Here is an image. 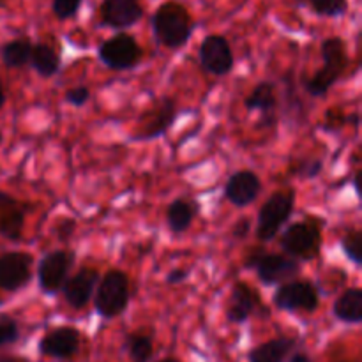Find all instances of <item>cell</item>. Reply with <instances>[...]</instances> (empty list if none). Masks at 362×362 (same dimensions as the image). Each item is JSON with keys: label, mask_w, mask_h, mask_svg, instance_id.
<instances>
[{"label": "cell", "mask_w": 362, "mask_h": 362, "mask_svg": "<svg viewBox=\"0 0 362 362\" xmlns=\"http://www.w3.org/2000/svg\"><path fill=\"white\" fill-rule=\"evenodd\" d=\"M151 25L159 45L170 49L182 48L194 28L189 13L177 2L161 4L152 14Z\"/></svg>", "instance_id": "cell-1"}, {"label": "cell", "mask_w": 362, "mask_h": 362, "mask_svg": "<svg viewBox=\"0 0 362 362\" xmlns=\"http://www.w3.org/2000/svg\"><path fill=\"white\" fill-rule=\"evenodd\" d=\"M322 59H324V66L318 69L311 78L304 81V88L308 94L313 98H324L332 85L339 80V76L345 71L346 62V49L345 42L341 37H329L322 42Z\"/></svg>", "instance_id": "cell-2"}, {"label": "cell", "mask_w": 362, "mask_h": 362, "mask_svg": "<svg viewBox=\"0 0 362 362\" xmlns=\"http://www.w3.org/2000/svg\"><path fill=\"white\" fill-rule=\"evenodd\" d=\"M129 304V279L122 271L106 272L98 283L94 308L99 317L115 318L126 311Z\"/></svg>", "instance_id": "cell-3"}, {"label": "cell", "mask_w": 362, "mask_h": 362, "mask_svg": "<svg viewBox=\"0 0 362 362\" xmlns=\"http://www.w3.org/2000/svg\"><path fill=\"white\" fill-rule=\"evenodd\" d=\"M296 209V193L293 191H279L269 197L258 212L257 239L260 243H271L281 226L292 218Z\"/></svg>", "instance_id": "cell-4"}, {"label": "cell", "mask_w": 362, "mask_h": 362, "mask_svg": "<svg viewBox=\"0 0 362 362\" xmlns=\"http://www.w3.org/2000/svg\"><path fill=\"white\" fill-rule=\"evenodd\" d=\"M244 267L255 269L258 279L264 285L271 286L276 283L292 281L293 276L299 274V262L286 255H269L264 250H253L244 260Z\"/></svg>", "instance_id": "cell-5"}, {"label": "cell", "mask_w": 362, "mask_h": 362, "mask_svg": "<svg viewBox=\"0 0 362 362\" xmlns=\"http://www.w3.org/2000/svg\"><path fill=\"white\" fill-rule=\"evenodd\" d=\"M322 246V230L315 221L292 223L281 235V247L290 258L313 260Z\"/></svg>", "instance_id": "cell-6"}, {"label": "cell", "mask_w": 362, "mask_h": 362, "mask_svg": "<svg viewBox=\"0 0 362 362\" xmlns=\"http://www.w3.org/2000/svg\"><path fill=\"white\" fill-rule=\"evenodd\" d=\"M274 306L281 311H306V313H315L318 308V290L313 283L306 279H296V281H286L276 290L274 293Z\"/></svg>", "instance_id": "cell-7"}, {"label": "cell", "mask_w": 362, "mask_h": 362, "mask_svg": "<svg viewBox=\"0 0 362 362\" xmlns=\"http://www.w3.org/2000/svg\"><path fill=\"white\" fill-rule=\"evenodd\" d=\"M177 119V105L173 99L163 98L156 103L151 110L144 113L136 122V133L131 134V138L136 141L156 140L159 136H165L166 131L172 127Z\"/></svg>", "instance_id": "cell-8"}, {"label": "cell", "mask_w": 362, "mask_h": 362, "mask_svg": "<svg viewBox=\"0 0 362 362\" xmlns=\"http://www.w3.org/2000/svg\"><path fill=\"white\" fill-rule=\"evenodd\" d=\"M99 59L113 71H127L141 59V48L129 34H117L99 46Z\"/></svg>", "instance_id": "cell-9"}, {"label": "cell", "mask_w": 362, "mask_h": 362, "mask_svg": "<svg viewBox=\"0 0 362 362\" xmlns=\"http://www.w3.org/2000/svg\"><path fill=\"white\" fill-rule=\"evenodd\" d=\"M74 260H76V257L71 250H55L46 253L45 258L39 262L37 267V279L42 292H59L64 283H66Z\"/></svg>", "instance_id": "cell-10"}, {"label": "cell", "mask_w": 362, "mask_h": 362, "mask_svg": "<svg viewBox=\"0 0 362 362\" xmlns=\"http://www.w3.org/2000/svg\"><path fill=\"white\" fill-rule=\"evenodd\" d=\"M32 257L23 251H11L0 257V288L16 292L30 281Z\"/></svg>", "instance_id": "cell-11"}, {"label": "cell", "mask_w": 362, "mask_h": 362, "mask_svg": "<svg viewBox=\"0 0 362 362\" xmlns=\"http://www.w3.org/2000/svg\"><path fill=\"white\" fill-rule=\"evenodd\" d=\"M233 53L228 41L223 35H207L200 46V64L207 73L223 76L233 67Z\"/></svg>", "instance_id": "cell-12"}, {"label": "cell", "mask_w": 362, "mask_h": 362, "mask_svg": "<svg viewBox=\"0 0 362 362\" xmlns=\"http://www.w3.org/2000/svg\"><path fill=\"white\" fill-rule=\"evenodd\" d=\"M99 283V272L94 267H83L74 276L66 279L60 292L64 300L69 304L73 310H81L90 303L94 290Z\"/></svg>", "instance_id": "cell-13"}, {"label": "cell", "mask_w": 362, "mask_h": 362, "mask_svg": "<svg viewBox=\"0 0 362 362\" xmlns=\"http://www.w3.org/2000/svg\"><path fill=\"white\" fill-rule=\"evenodd\" d=\"M144 9L138 0H103L101 20L106 27L124 30L141 20Z\"/></svg>", "instance_id": "cell-14"}, {"label": "cell", "mask_w": 362, "mask_h": 362, "mask_svg": "<svg viewBox=\"0 0 362 362\" xmlns=\"http://www.w3.org/2000/svg\"><path fill=\"white\" fill-rule=\"evenodd\" d=\"M80 346V332L73 327H57L46 332L39 343L42 356L52 359H69L78 352Z\"/></svg>", "instance_id": "cell-15"}, {"label": "cell", "mask_w": 362, "mask_h": 362, "mask_svg": "<svg viewBox=\"0 0 362 362\" xmlns=\"http://www.w3.org/2000/svg\"><path fill=\"white\" fill-rule=\"evenodd\" d=\"M262 191L260 177L251 170L233 173L225 186V197L235 207H247L257 200Z\"/></svg>", "instance_id": "cell-16"}, {"label": "cell", "mask_w": 362, "mask_h": 362, "mask_svg": "<svg viewBox=\"0 0 362 362\" xmlns=\"http://www.w3.org/2000/svg\"><path fill=\"white\" fill-rule=\"evenodd\" d=\"M258 310H265V306H262L260 299H258V293L251 286H247L246 283H237L232 288L226 318L232 324H243Z\"/></svg>", "instance_id": "cell-17"}, {"label": "cell", "mask_w": 362, "mask_h": 362, "mask_svg": "<svg viewBox=\"0 0 362 362\" xmlns=\"http://www.w3.org/2000/svg\"><path fill=\"white\" fill-rule=\"evenodd\" d=\"M244 106L247 112H260L264 119L260 120V126L271 127L276 122V106H278V98H276V88L271 81H260L253 90L244 99Z\"/></svg>", "instance_id": "cell-18"}, {"label": "cell", "mask_w": 362, "mask_h": 362, "mask_svg": "<svg viewBox=\"0 0 362 362\" xmlns=\"http://www.w3.org/2000/svg\"><path fill=\"white\" fill-rule=\"evenodd\" d=\"M332 313L338 320L345 324H359L362 322V290L349 288L336 299Z\"/></svg>", "instance_id": "cell-19"}, {"label": "cell", "mask_w": 362, "mask_h": 362, "mask_svg": "<svg viewBox=\"0 0 362 362\" xmlns=\"http://www.w3.org/2000/svg\"><path fill=\"white\" fill-rule=\"evenodd\" d=\"M293 346H296L293 338H274L251 350L247 359L250 362H283Z\"/></svg>", "instance_id": "cell-20"}, {"label": "cell", "mask_w": 362, "mask_h": 362, "mask_svg": "<svg viewBox=\"0 0 362 362\" xmlns=\"http://www.w3.org/2000/svg\"><path fill=\"white\" fill-rule=\"evenodd\" d=\"M30 64L39 76L49 78L59 73L60 57L52 46L45 45V42H37V45H32Z\"/></svg>", "instance_id": "cell-21"}, {"label": "cell", "mask_w": 362, "mask_h": 362, "mask_svg": "<svg viewBox=\"0 0 362 362\" xmlns=\"http://www.w3.org/2000/svg\"><path fill=\"white\" fill-rule=\"evenodd\" d=\"M194 216H197V209L186 200L172 202L166 209V223L173 233L186 232L193 223Z\"/></svg>", "instance_id": "cell-22"}, {"label": "cell", "mask_w": 362, "mask_h": 362, "mask_svg": "<svg viewBox=\"0 0 362 362\" xmlns=\"http://www.w3.org/2000/svg\"><path fill=\"white\" fill-rule=\"evenodd\" d=\"M30 53H32V42L25 37L6 42V45L2 46V49H0L2 62L6 64L7 67H11V69L23 67L25 64L30 62Z\"/></svg>", "instance_id": "cell-23"}, {"label": "cell", "mask_w": 362, "mask_h": 362, "mask_svg": "<svg viewBox=\"0 0 362 362\" xmlns=\"http://www.w3.org/2000/svg\"><path fill=\"white\" fill-rule=\"evenodd\" d=\"M25 225V212L21 209L9 207L0 218V235L7 240L18 243L21 239V232H23Z\"/></svg>", "instance_id": "cell-24"}, {"label": "cell", "mask_w": 362, "mask_h": 362, "mask_svg": "<svg viewBox=\"0 0 362 362\" xmlns=\"http://www.w3.org/2000/svg\"><path fill=\"white\" fill-rule=\"evenodd\" d=\"M126 350L133 362H148L154 354V345L148 336L129 334L126 339Z\"/></svg>", "instance_id": "cell-25"}, {"label": "cell", "mask_w": 362, "mask_h": 362, "mask_svg": "<svg viewBox=\"0 0 362 362\" xmlns=\"http://www.w3.org/2000/svg\"><path fill=\"white\" fill-rule=\"evenodd\" d=\"M341 250L345 257L352 262L354 265L361 267L362 265V233L359 230H352L346 233L341 240Z\"/></svg>", "instance_id": "cell-26"}, {"label": "cell", "mask_w": 362, "mask_h": 362, "mask_svg": "<svg viewBox=\"0 0 362 362\" xmlns=\"http://www.w3.org/2000/svg\"><path fill=\"white\" fill-rule=\"evenodd\" d=\"M313 6L315 13L320 16L327 18H338L343 16L349 9V2L346 0H310Z\"/></svg>", "instance_id": "cell-27"}, {"label": "cell", "mask_w": 362, "mask_h": 362, "mask_svg": "<svg viewBox=\"0 0 362 362\" xmlns=\"http://www.w3.org/2000/svg\"><path fill=\"white\" fill-rule=\"evenodd\" d=\"M81 2H83V0H53V14H55L59 20H69V18L76 16V13L81 7Z\"/></svg>", "instance_id": "cell-28"}, {"label": "cell", "mask_w": 362, "mask_h": 362, "mask_svg": "<svg viewBox=\"0 0 362 362\" xmlns=\"http://www.w3.org/2000/svg\"><path fill=\"white\" fill-rule=\"evenodd\" d=\"M20 338V329L18 324L9 317H0V349L6 345H11Z\"/></svg>", "instance_id": "cell-29"}, {"label": "cell", "mask_w": 362, "mask_h": 362, "mask_svg": "<svg viewBox=\"0 0 362 362\" xmlns=\"http://www.w3.org/2000/svg\"><path fill=\"white\" fill-rule=\"evenodd\" d=\"M324 170V163L322 159H308V161H303L299 166H296L293 172L300 177H306V179H315L318 177Z\"/></svg>", "instance_id": "cell-30"}, {"label": "cell", "mask_w": 362, "mask_h": 362, "mask_svg": "<svg viewBox=\"0 0 362 362\" xmlns=\"http://www.w3.org/2000/svg\"><path fill=\"white\" fill-rule=\"evenodd\" d=\"M90 99V90L87 87H74L66 92V101L73 106H83Z\"/></svg>", "instance_id": "cell-31"}, {"label": "cell", "mask_w": 362, "mask_h": 362, "mask_svg": "<svg viewBox=\"0 0 362 362\" xmlns=\"http://www.w3.org/2000/svg\"><path fill=\"white\" fill-rule=\"evenodd\" d=\"M250 230H251V221H250V219H246V218L239 219V221L235 223V226H233V230H232L233 239H237V240L246 239V237L250 235Z\"/></svg>", "instance_id": "cell-32"}, {"label": "cell", "mask_w": 362, "mask_h": 362, "mask_svg": "<svg viewBox=\"0 0 362 362\" xmlns=\"http://www.w3.org/2000/svg\"><path fill=\"white\" fill-rule=\"evenodd\" d=\"M74 228H76V223L73 219H64L57 226V235L60 240H69V237L74 233Z\"/></svg>", "instance_id": "cell-33"}, {"label": "cell", "mask_w": 362, "mask_h": 362, "mask_svg": "<svg viewBox=\"0 0 362 362\" xmlns=\"http://www.w3.org/2000/svg\"><path fill=\"white\" fill-rule=\"evenodd\" d=\"M187 276H189V272H187L186 269H173V271L168 272V276H166V283H168V285H179V283L186 281Z\"/></svg>", "instance_id": "cell-34"}, {"label": "cell", "mask_w": 362, "mask_h": 362, "mask_svg": "<svg viewBox=\"0 0 362 362\" xmlns=\"http://www.w3.org/2000/svg\"><path fill=\"white\" fill-rule=\"evenodd\" d=\"M14 205H16V200H14L11 194L0 191V209H9V207H14Z\"/></svg>", "instance_id": "cell-35"}, {"label": "cell", "mask_w": 362, "mask_h": 362, "mask_svg": "<svg viewBox=\"0 0 362 362\" xmlns=\"http://www.w3.org/2000/svg\"><path fill=\"white\" fill-rule=\"evenodd\" d=\"M290 362H313V361H311L310 356H306V354H293Z\"/></svg>", "instance_id": "cell-36"}, {"label": "cell", "mask_w": 362, "mask_h": 362, "mask_svg": "<svg viewBox=\"0 0 362 362\" xmlns=\"http://www.w3.org/2000/svg\"><path fill=\"white\" fill-rule=\"evenodd\" d=\"M4 105H6V90H4L2 81H0V108H2Z\"/></svg>", "instance_id": "cell-37"}, {"label": "cell", "mask_w": 362, "mask_h": 362, "mask_svg": "<svg viewBox=\"0 0 362 362\" xmlns=\"http://www.w3.org/2000/svg\"><path fill=\"white\" fill-rule=\"evenodd\" d=\"M0 362H16L13 357H0Z\"/></svg>", "instance_id": "cell-38"}, {"label": "cell", "mask_w": 362, "mask_h": 362, "mask_svg": "<svg viewBox=\"0 0 362 362\" xmlns=\"http://www.w3.org/2000/svg\"><path fill=\"white\" fill-rule=\"evenodd\" d=\"M159 362H179L177 359H165V361H159Z\"/></svg>", "instance_id": "cell-39"}, {"label": "cell", "mask_w": 362, "mask_h": 362, "mask_svg": "<svg viewBox=\"0 0 362 362\" xmlns=\"http://www.w3.org/2000/svg\"><path fill=\"white\" fill-rule=\"evenodd\" d=\"M0 144H2V134H0Z\"/></svg>", "instance_id": "cell-40"}]
</instances>
